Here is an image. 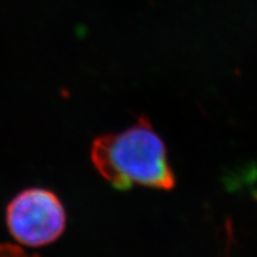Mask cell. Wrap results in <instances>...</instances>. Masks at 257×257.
Returning a JSON list of instances; mask_svg holds the SVG:
<instances>
[{
	"label": "cell",
	"instance_id": "cell-1",
	"mask_svg": "<svg viewBox=\"0 0 257 257\" xmlns=\"http://www.w3.org/2000/svg\"><path fill=\"white\" fill-rule=\"evenodd\" d=\"M91 160L98 173L119 191L134 186L170 191L176 179L165 142L147 115L120 133L104 134L93 141Z\"/></svg>",
	"mask_w": 257,
	"mask_h": 257
},
{
	"label": "cell",
	"instance_id": "cell-3",
	"mask_svg": "<svg viewBox=\"0 0 257 257\" xmlns=\"http://www.w3.org/2000/svg\"><path fill=\"white\" fill-rule=\"evenodd\" d=\"M0 257H41L38 255H30L23 248L14 244H0Z\"/></svg>",
	"mask_w": 257,
	"mask_h": 257
},
{
	"label": "cell",
	"instance_id": "cell-2",
	"mask_svg": "<svg viewBox=\"0 0 257 257\" xmlns=\"http://www.w3.org/2000/svg\"><path fill=\"white\" fill-rule=\"evenodd\" d=\"M6 224L18 243L43 246L63 233L67 214L59 197L44 188H30L12 199L6 210Z\"/></svg>",
	"mask_w": 257,
	"mask_h": 257
}]
</instances>
